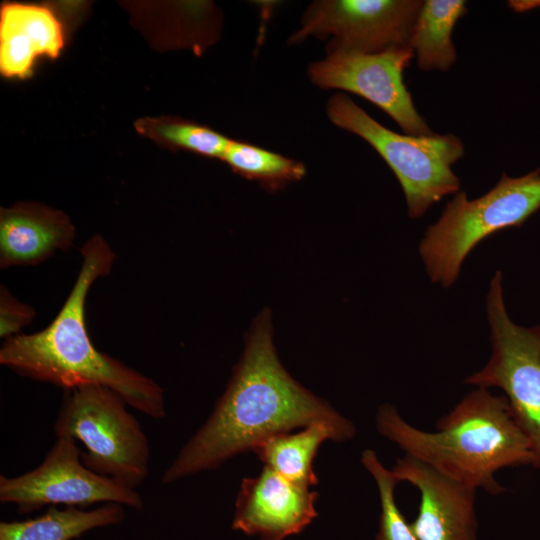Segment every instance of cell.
Wrapping results in <instances>:
<instances>
[{
    "label": "cell",
    "instance_id": "6da1fadb",
    "mask_svg": "<svg viewBox=\"0 0 540 540\" xmlns=\"http://www.w3.org/2000/svg\"><path fill=\"white\" fill-rule=\"evenodd\" d=\"M265 309L247 335L230 382L203 426L161 477L164 484L219 467L270 436L316 421L346 419L296 382L280 363Z\"/></svg>",
    "mask_w": 540,
    "mask_h": 540
},
{
    "label": "cell",
    "instance_id": "7a4b0ae2",
    "mask_svg": "<svg viewBox=\"0 0 540 540\" xmlns=\"http://www.w3.org/2000/svg\"><path fill=\"white\" fill-rule=\"evenodd\" d=\"M77 279L58 314L43 330L4 340L0 363L29 378L64 390L101 385L143 414L166 415L164 391L153 379L98 350L89 337L85 304L93 283L110 273L116 255L100 235L81 247Z\"/></svg>",
    "mask_w": 540,
    "mask_h": 540
},
{
    "label": "cell",
    "instance_id": "3957f363",
    "mask_svg": "<svg viewBox=\"0 0 540 540\" xmlns=\"http://www.w3.org/2000/svg\"><path fill=\"white\" fill-rule=\"evenodd\" d=\"M376 426L406 454L491 495L505 491L494 477L499 469L535 464L531 443L515 420L507 398L485 388L468 393L439 419L435 432L411 426L391 405L378 409Z\"/></svg>",
    "mask_w": 540,
    "mask_h": 540
},
{
    "label": "cell",
    "instance_id": "277c9868",
    "mask_svg": "<svg viewBox=\"0 0 540 540\" xmlns=\"http://www.w3.org/2000/svg\"><path fill=\"white\" fill-rule=\"evenodd\" d=\"M540 209V169L520 177L502 173L494 187L475 199L454 194L425 231L419 254L434 284L451 287L468 254L501 230L520 227Z\"/></svg>",
    "mask_w": 540,
    "mask_h": 540
},
{
    "label": "cell",
    "instance_id": "5b68a950",
    "mask_svg": "<svg viewBox=\"0 0 540 540\" xmlns=\"http://www.w3.org/2000/svg\"><path fill=\"white\" fill-rule=\"evenodd\" d=\"M326 114L332 124L362 138L386 162L401 185L410 218L422 217L433 204L459 192L460 179L452 166L464 157L465 148L456 135L396 133L343 92L329 98Z\"/></svg>",
    "mask_w": 540,
    "mask_h": 540
},
{
    "label": "cell",
    "instance_id": "8992f818",
    "mask_svg": "<svg viewBox=\"0 0 540 540\" xmlns=\"http://www.w3.org/2000/svg\"><path fill=\"white\" fill-rule=\"evenodd\" d=\"M127 405L118 393L101 385L67 389L54 431L83 444L81 458L87 468L136 489L149 473L151 452Z\"/></svg>",
    "mask_w": 540,
    "mask_h": 540
},
{
    "label": "cell",
    "instance_id": "52a82bcc",
    "mask_svg": "<svg viewBox=\"0 0 540 540\" xmlns=\"http://www.w3.org/2000/svg\"><path fill=\"white\" fill-rule=\"evenodd\" d=\"M486 311L491 356L464 382L503 390L515 420L531 443L534 467L540 468V325L524 327L510 319L500 271L490 281Z\"/></svg>",
    "mask_w": 540,
    "mask_h": 540
},
{
    "label": "cell",
    "instance_id": "ba28073f",
    "mask_svg": "<svg viewBox=\"0 0 540 540\" xmlns=\"http://www.w3.org/2000/svg\"><path fill=\"white\" fill-rule=\"evenodd\" d=\"M422 0H317L304 11L288 40L328 39L327 54H377L410 47Z\"/></svg>",
    "mask_w": 540,
    "mask_h": 540
},
{
    "label": "cell",
    "instance_id": "9c48e42d",
    "mask_svg": "<svg viewBox=\"0 0 540 540\" xmlns=\"http://www.w3.org/2000/svg\"><path fill=\"white\" fill-rule=\"evenodd\" d=\"M81 455L73 437L57 436L35 469L15 477L0 476V501L16 505L19 513L46 505L83 508L95 503L142 509L143 499L136 489L90 470Z\"/></svg>",
    "mask_w": 540,
    "mask_h": 540
},
{
    "label": "cell",
    "instance_id": "30bf717a",
    "mask_svg": "<svg viewBox=\"0 0 540 540\" xmlns=\"http://www.w3.org/2000/svg\"><path fill=\"white\" fill-rule=\"evenodd\" d=\"M413 57L410 47L377 54H327L309 65L308 78L321 89L363 97L391 117L404 134L428 136L435 132L418 113L403 81V72Z\"/></svg>",
    "mask_w": 540,
    "mask_h": 540
},
{
    "label": "cell",
    "instance_id": "8fae6325",
    "mask_svg": "<svg viewBox=\"0 0 540 540\" xmlns=\"http://www.w3.org/2000/svg\"><path fill=\"white\" fill-rule=\"evenodd\" d=\"M318 493L265 466L244 478L235 503L232 529L261 540H284L302 532L317 517Z\"/></svg>",
    "mask_w": 540,
    "mask_h": 540
},
{
    "label": "cell",
    "instance_id": "7c38bea8",
    "mask_svg": "<svg viewBox=\"0 0 540 540\" xmlns=\"http://www.w3.org/2000/svg\"><path fill=\"white\" fill-rule=\"evenodd\" d=\"M392 472L420 492L418 514L410 523L419 540L476 539L475 488L408 454L397 460Z\"/></svg>",
    "mask_w": 540,
    "mask_h": 540
},
{
    "label": "cell",
    "instance_id": "4fadbf2b",
    "mask_svg": "<svg viewBox=\"0 0 540 540\" xmlns=\"http://www.w3.org/2000/svg\"><path fill=\"white\" fill-rule=\"evenodd\" d=\"M75 227L63 212L36 203H20L0 212V267L39 264L68 249Z\"/></svg>",
    "mask_w": 540,
    "mask_h": 540
},
{
    "label": "cell",
    "instance_id": "5bb4252c",
    "mask_svg": "<svg viewBox=\"0 0 540 540\" xmlns=\"http://www.w3.org/2000/svg\"><path fill=\"white\" fill-rule=\"evenodd\" d=\"M64 45L62 24L43 5L6 3L0 11V70L6 77L30 75L40 56L55 58Z\"/></svg>",
    "mask_w": 540,
    "mask_h": 540
},
{
    "label": "cell",
    "instance_id": "9a60e30c",
    "mask_svg": "<svg viewBox=\"0 0 540 540\" xmlns=\"http://www.w3.org/2000/svg\"><path fill=\"white\" fill-rule=\"evenodd\" d=\"M348 419L340 422L316 421L298 433H279L268 437L253 451L266 464L284 478L310 487L318 483L313 471V459L325 440L345 441L355 434Z\"/></svg>",
    "mask_w": 540,
    "mask_h": 540
},
{
    "label": "cell",
    "instance_id": "2e32d148",
    "mask_svg": "<svg viewBox=\"0 0 540 540\" xmlns=\"http://www.w3.org/2000/svg\"><path fill=\"white\" fill-rule=\"evenodd\" d=\"M124 506L107 503L92 510L52 506L44 514L25 521H2L0 540H73L86 532L118 524Z\"/></svg>",
    "mask_w": 540,
    "mask_h": 540
},
{
    "label": "cell",
    "instance_id": "e0dca14e",
    "mask_svg": "<svg viewBox=\"0 0 540 540\" xmlns=\"http://www.w3.org/2000/svg\"><path fill=\"white\" fill-rule=\"evenodd\" d=\"M468 12L462 0H424L415 21L409 46L423 71L446 72L457 60L452 32Z\"/></svg>",
    "mask_w": 540,
    "mask_h": 540
},
{
    "label": "cell",
    "instance_id": "ac0fdd59",
    "mask_svg": "<svg viewBox=\"0 0 540 540\" xmlns=\"http://www.w3.org/2000/svg\"><path fill=\"white\" fill-rule=\"evenodd\" d=\"M222 160L231 170L269 191L303 179V163L246 141L231 139Z\"/></svg>",
    "mask_w": 540,
    "mask_h": 540
},
{
    "label": "cell",
    "instance_id": "d6986e66",
    "mask_svg": "<svg viewBox=\"0 0 540 540\" xmlns=\"http://www.w3.org/2000/svg\"><path fill=\"white\" fill-rule=\"evenodd\" d=\"M136 127L139 133L165 147L220 160L231 141L205 125L176 117L145 118Z\"/></svg>",
    "mask_w": 540,
    "mask_h": 540
},
{
    "label": "cell",
    "instance_id": "ffe728a7",
    "mask_svg": "<svg viewBox=\"0 0 540 540\" xmlns=\"http://www.w3.org/2000/svg\"><path fill=\"white\" fill-rule=\"evenodd\" d=\"M361 462L377 483L381 513L376 540H419L397 507L394 490L399 480L386 469L373 450L362 453Z\"/></svg>",
    "mask_w": 540,
    "mask_h": 540
},
{
    "label": "cell",
    "instance_id": "44dd1931",
    "mask_svg": "<svg viewBox=\"0 0 540 540\" xmlns=\"http://www.w3.org/2000/svg\"><path fill=\"white\" fill-rule=\"evenodd\" d=\"M36 316L32 306L18 300L9 289L0 287V337L4 340L21 334Z\"/></svg>",
    "mask_w": 540,
    "mask_h": 540
},
{
    "label": "cell",
    "instance_id": "7402d4cb",
    "mask_svg": "<svg viewBox=\"0 0 540 540\" xmlns=\"http://www.w3.org/2000/svg\"><path fill=\"white\" fill-rule=\"evenodd\" d=\"M509 6L516 12H524L540 5V1L512 0Z\"/></svg>",
    "mask_w": 540,
    "mask_h": 540
}]
</instances>
